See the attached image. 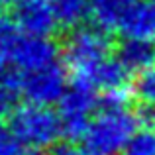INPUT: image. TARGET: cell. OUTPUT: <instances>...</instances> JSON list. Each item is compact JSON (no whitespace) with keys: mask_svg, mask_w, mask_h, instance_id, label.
Returning a JSON list of instances; mask_svg holds the SVG:
<instances>
[{"mask_svg":"<svg viewBox=\"0 0 155 155\" xmlns=\"http://www.w3.org/2000/svg\"><path fill=\"white\" fill-rule=\"evenodd\" d=\"M10 126L22 143L35 151L53 147L65 136L59 110L55 112L49 104L28 102L18 106L10 116Z\"/></svg>","mask_w":155,"mask_h":155,"instance_id":"obj_3","label":"cell"},{"mask_svg":"<svg viewBox=\"0 0 155 155\" xmlns=\"http://www.w3.org/2000/svg\"><path fill=\"white\" fill-rule=\"evenodd\" d=\"M120 155H155V128L140 130Z\"/></svg>","mask_w":155,"mask_h":155,"instance_id":"obj_14","label":"cell"},{"mask_svg":"<svg viewBox=\"0 0 155 155\" xmlns=\"http://www.w3.org/2000/svg\"><path fill=\"white\" fill-rule=\"evenodd\" d=\"M137 132L140 118L128 102L104 100V104L92 116L84 137L87 143L104 155H120Z\"/></svg>","mask_w":155,"mask_h":155,"instance_id":"obj_2","label":"cell"},{"mask_svg":"<svg viewBox=\"0 0 155 155\" xmlns=\"http://www.w3.org/2000/svg\"><path fill=\"white\" fill-rule=\"evenodd\" d=\"M22 140L12 130V126L0 124V155H24Z\"/></svg>","mask_w":155,"mask_h":155,"instance_id":"obj_15","label":"cell"},{"mask_svg":"<svg viewBox=\"0 0 155 155\" xmlns=\"http://www.w3.org/2000/svg\"><path fill=\"white\" fill-rule=\"evenodd\" d=\"M132 96L145 108H155V63L136 73L132 83Z\"/></svg>","mask_w":155,"mask_h":155,"instance_id":"obj_12","label":"cell"},{"mask_svg":"<svg viewBox=\"0 0 155 155\" xmlns=\"http://www.w3.org/2000/svg\"><path fill=\"white\" fill-rule=\"evenodd\" d=\"M59 28L77 30L83 26L91 12V0H53Z\"/></svg>","mask_w":155,"mask_h":155,"instance_id":"obj_10","label":"cell"},{"mask_svg":"<svg viewBox=\"0 0 155 155\" xmlns=\"http://www.w3.org/2000/svg\"><path fill=\"white\" fill-rule=\"evenodd\" d=\"M151 2H155V0H151Z\"/></svg>","mask_w":155,"mask_h":155,"instance_id":"obj_20","label":"cell"},{"mask_svg":"<svg viewBox=\"0 0 155 155\" xmlns=\"http://www.w3.org/2000/svg\"><path fill=\"white\" fill-rule=\"evenodd\" d=\"M12 75H14L20 96H24L28 102L51 106L53 102H59L63 94L69 91L67 88L69 75L63 61L35 69L30 73H12Z\"/></svg>","mask_w":155,"mask_h":155,"instance_id":"obj_4","label":"cell"},{"mask_svg":"<svg viewBox=\"0 0 155 155\" xmlns=\"http://www.w3.org/2000/svg\"><path fill=\"white\" fill-rule=\"evenodd\" d=\"M14 4H16V0H0V14L6 12L8 8H14Z\"/></svg>","mask_w":155,"mask_h":155,"instance_id":"obj_17","label":"cell"},{"mask_svg":"<svg viewBox=\"0 0 155 155\" xmlns=\"http://www.w3.org/2000/svg\"><path fill=\"white\" fill-rule=\"evenodd\" d=\"M14 20L26 34L51 38L59 28L53 0H16Z\"/></svg>","mask_w":155,"mask_h":155,"instance_id":"obj_7","label":"cell"},{"mask_svg":"<svg viewBox=\"0 0 155 155\" xmlns=\"http://www.w3.org/2000/svg\"><path fill=\"white\" fill-rule=\"evenodd\" d=\"M24 155H43V153H41V151H35V149H34L31 153H24Z\"/></svg>","mask_w":155,"mask_h":155,"instance_id":"obj_18","label":"cell"},{"mask_svg":"<svg viewBox=\"0 0 155 155\" xmlns=\"http://www.w3.org/2000/svg\"><path fill=\"white\" fill-rule=\"evenodd\" d=\"M112 59V41L108 34L92 28H77L65 39L61 61L67 69L73 84L94 91L96 81L104 65Z\"/></svg>","mask_w":155,"mask_h":155,"instance_id":"obj_1","label":"cell"},{"mask_svg":"<svg viewBox=\"0 0 155 155\" xmlns=\"http://www.w3.org/2000/svg\"><path fill=\"white\" fill-rule=\"evenodd\" d=\"M124 41H143L155 45V2L132 0L118 26Z\"/></svg>","mask_w":155,"mask_h":155,"instance_id":"obj_8","label":"cell"},{"mask_svg":"<svg viewBox=\"0 0 155 155\" xmlns=\"http://www.w3.org/2000/svg\"><path fill=\"white\" fill-rule=\"evenodd\" d=\"M118 57L132 73H137L155 63V45L143 41H124Z\"/></svg>","mask_w":155,"mask_h":155,"instance_id":"obj_11","label":"cell"},{"mask_svg":"<svg viewBox=\"0 0 155 155\" xmlns=\"http://www.w3.org/2000/svg\"><path fill=\"white\" fill-rule=\"evenodd\" d=\"M130 2L132 0H91L88 18L98 30L106 34L118 31V26H120Z\"/></svg>","mask_w":155,"mask_h":155,"instance_id":"obj_9","label":"cell"},{"mask_svg":"<svg viewBox=\"0 0 155 155\" xmlns=\"http://www.w3.org/2000/svg\"><path fill=\"white\" fill-rule=\"evenodd\" d=\"M4 73H6V71H4V65L0 63V77H4Z\"/></svg>","mask_w":155,"mask_h":155,"instance_id":"obj_19","label":"cell"},{"mask_svg":"<svg viewBox=\"0 0 155 155\" xmlns=\"http://www.w3.org/2000/svg\"><path fill=\"white\" fill-rule=\"evenodd\" d=\"M59 51L57 45L49 38L41 35H30L24 31L18 43L14 45L6 65L12 67V73H30L35 69L47 67V65L59 63Z\"/></svg>","mask_w":155,"mask_h":155,"instance_id":"obj_6","label":"cell"},{"mask_svg":"<svg viewBox=\"0 0 155 155\" xmlns=\"http://www.w3.org/2000/svg\"><path fill=\"white\" fill-rule=\"evenodd\" d=\"M55 155H104V153L98 151V149H94L91 143H77V141H71V143H67V145H61Z\"/></svg>","mask_w":155,"mask_h":155,"instance_id":"obj_16","label":"cell"},{"mask_svg":"<svg viewBox=\"0 0 155 155\" xmlns=\"http://www.w3.org/2000/svg\"><path fill=\"white\" fill-rule=\"evenodd\" d=\"M24 30L18 26L14 18H6L0 14V63L6 65L8 57H10L14 45L18 43V39L22 38Z\"/></svg>","mask_w":155,"mask_h":155,"instance_id":"obj_13","label":"cell"},{"mask_svg":"<svg viewBox=\"0 0 155 155\" xmlns=\"http://www.w3.org/2000/svg\"><path fill=\"white\" fill-rule=\"evenodd\" d=\"M96 106L98 100L92 88L73 84L59 100V116L63 122L65 136L71 140H81L87 136L91 120L98 110Z\"/></svg>","mask_w":155,"mask_h":155,"instance_id":"obj_5","label":"cell"}]
</instances>
